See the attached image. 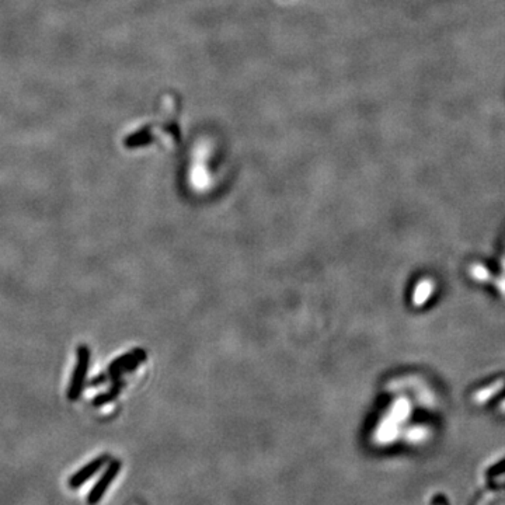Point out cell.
<instances>
[{"instance_id":"30bf717a","label":"cell","mask_w":505,"mask_h":505,"mask_svg":"<svg viewBox=\"0 0 505 505\" xmlns=\"http://www.w3.org/2000/svg\"><path fill=\"white\" fill-rule=\"evenodd\" d=\"M424 435H425V430H423V428H420V430H414L413 432H411V435H410V438L413 439V441H421L423 438H424Z\"/></svg>"},{"instance_id":"8992f818","label":"cell","mask_w":505,"mask_h":505,"mask_svg":"<svg viewBox=\"0 0 505 505\" xmlns=\"http://www.w3.org/2000/svg\"><path fill=\"white\" fill-rule=\"evenodd\" d=\"M432 291H434V284L431 282V280H421V282L414 291V305L417 306L424 305V302L428 301V298L432 295Z\"/></svg>"},{"instance_id":"277c9868","label":"cell","mask_w":505,"mask_h":505,"mask_svg":"<svg viewBox=\"0 0 505 505\" xmlns=\"http://www.w3.org/2000/svg\"><path fill=\"white\" fill-rule=\"evenodd\" d=\"M154 141L152 132H151V127H144L142 130L137 131L135 134H131L125 141V146L132 149V148H141L144 145H148Z\"/></svg>"},{"instance_id":"9c48e42d","label":"cell","mask_w":505,"mask_h":505,"mask_svg":"<svg viewBox=\"0 0 505 505\" xmlns=\"http://www.w3.org/2000/svg\"><path fill=\"white\" fill-rule=\"evenodd\" d=\"M494 284H496L497 289L501 292V295H503L505 298V275L497 277V278H496V281H494Z\"/></svg>"},{"instance_id":"ba28073f","label":"cell","mask_w":505,"mask_h":505,"mask_svg":"<svg viewBox=\"0 0 505 505\" xmlns=\"http://www.w3.org/2000/svg\"><path fill=\"white\" fill-rule=\"evenodd\" d=\"M118 390H120V383H118V385H116L114 387H111L108 392L101 393V394H99L97 397H94V400H93V406L99 407V406L107 404L108 401L114 400V399L117 397V394H118Z\"/></svg>"},{"instance_id":"6da1fadb","label":"cell","mask_w":505,"mask_h":505,"mask_svg":"<svg viewBox=\"0 0 505 505\" xmlns=\"http://www.w3.org/2000/svg\"><path fill=\"white\" fill-rule=\"evenodd\" d=\"M89 362H90V351L86 345H80L77 347V361H76V366L72 375V380H70V386L68 389V397L70 400H77L82 394V390L85 387L86 383V375H87V369H89Z\"/></svg>"},{"instance_id":"7a4b0ae2","label":"cell","mask_w":505,"mask_h":505,"mask_svg":"<svg viewBox=\"0 0 505 505\" xmlns=\"http://www.w3.org/2000/svg\"><path fill=\"white\" fill-rule=\"evenodd\" d=\"M106 461H107V456H100V458L94 459L93 462H90L89 465H86L82 470H79V472L70 479V487L76 489V487L85 485V482H87L90 478H93V476L99 472V469H101V468L104 466Z\"/></svg>"},{"instance_id":"8fae6325","label":"cell","mask_w":505,"mask_h":505,"mask_svg":"<svg viewBox=\"0 0 505 505\" xmlns=\"http://www.w3.org/2000/svg\"><path fill=\"white\" fill-rule=\"evenodd\" d=\"M501 266H503V270H504V273H505V256H504V258H503V263H501Z\"/></svg>"},{"instance_id":"52a82bcc","label":"cell","mask_w":505,"mask_h":505,"mask_svg":"<svg viewBox=\"0 0 505 505\" xmlns=\"http://www.w3.org/2000/svg\"><path fill=\"white\" fill-rule=\"evenodd\" d=\"M470 277L478 281V282H487L489 280H492V273L489 271L487 267L482 266V264H473L469 270Z\"/></svg>"},{"instance_id":"3957f363","label":"cell","mask_w":505,"mask_h":505,"mask_svg":"<svg viewBox=\"0 0 505 505\" xmlns=\"http://www.w3.org/2000/svg\"><path fill=\"white\" fill-rule=\"evenodd\" d=\"M118 469H120V463L114 462V463L106 470V473L101 476V479L99 480V483L96 485V487L92 490V493H90V496H89V503H90V504H96V503L104 496V492L107 490L110 482L116 478Z\"/></svg>"},{"instance_id":"5b68a950","label":"cell","mask_w":505,"mask_h":505,"mask_svg":"<svg viewBox=\"0 0 505 505\" xmlns=\"http://www.w3.org/2000/svg\"><path fill=\"white\" fill-rule=\"evenodd\" d=\"M504 386V380H497V382L490 383V385L486 386V387H482L480 390L476 392V394H475V401H476V403H480V404L489 401V400H490L493 396H496Z\"/></svg>"},{"instance_id":"7c38bea8","label":"cell","mask_w":505,"mask_h":505,"mask_svg":"<svg viewBox=\"0 0 505 505\" xmlns=\"http://www.w3.org/2000/svg\"><path fill=\"white\" fill-rule=\"evenodd\" d=\"M501 410L505 413V400L503 401V404H501Z\"/></svg>"}]
</instances>
